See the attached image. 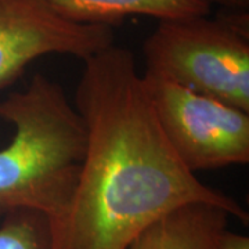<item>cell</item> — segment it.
Instances as JSON below:
<instances>
[{
    "label": "cell",
    "instance_id": "7",
    "mask_svg": "<svg viewBox=\"0 0 249 249\" xmlns=\"http://www.w3.org/2000/svg\"><path fill=\"white\" fill-rule=\"evenodd\" d=\"M60 16L83 25H118L129 16L160 19L208 16L205 0H47Z\"/></svg>",
    "mask_w": 249,
    "mask_h": 249
},
{
    "label": "cell",
    "instance_id": "4",
    "mask_svg": "<svg viewBox=\"0 0 249 249\" xmlns=\"http://www.w3.org/2000/svg\"><path fill=\"white\" fill-rule=\"evenodd\" d=\"M160 127L193 173L249 162V112L175 82L142 73Z\"/></svg>",
    "mask_w": 249,
    "mask_h": 249
},
{
    "label": "cell",
    "instance_id": "2",
    "mask_svg": "<svg viewBox=\"0 0 249 249\" xmlns=\"http://www.w3.org/2000/svg\"><path fill=\"white\" fill-rule=\"evenodd\" d=\"M0 118L14 129L0 148V214L32 209L53 220L76 184L86 142L82 118L61 85L43 73L0 103Z\"/></svg>",
    "mask_w": 249,
    "mask_h": 249
},
{
    "label": "cell",
    "instance_id": "6",
    "mask_svg": "<svg viewBox=\"0 0 249 249\" xmlns=\"http://www.w3.org/2000/svg\"><path fill=\"white\" fill-rule=\"evenodd\" d=\"M230 217L214 205H186L154 223L127 249H216Z\"/></svg>",
    "mask_w": 249,
    "mask_h": 249
},
{
    "label": "cell",
    "instance_id": "10",
    "mask_svg": "<svg viewBox=\"0 0 249 249\" xmlns=\"http://www.w3.org/2000/svg\"><path fill=\"white\" fill-rule=\"evenodd\" d=\"M211 6L217 4L224 11H240V13H249V0H205Z\"/></svg>",
    "mask_w": 249,
    "mask_h": 249
},
{
    "label": "cell",
    "instance_id": "3",
    "mask_svg": "<svg viewBox=\"0 0 249 249\" xmlns=\"http://www.w3.org/2000/svg\"><path fill=\"white\" fill-rule=\"evenodd\" d=\"M142 54L144 73L249 112V13L160 19Z\"/></svg>",
    "mask_w": 249,
    "mask_h": 249
},
{
    "label": "cell",
    "instance_id": "1",
    "mask_svg": "<svg viewBox=\"0 0 249 249\" xmlns=\"http://www.w3.org/2000/svg\"><path fill=\"white\" fill-rule=\"evenodd\" d=\"M73 107L86 142L71 199L50 220L54 249H127L154 223L193 204L248 222L234 198L204 184L180 160L130 50L114 43L83 60Z\"/></svg>",
    "mask_w": 249,
    "mask_h": 249
},
{
    "label": "cell",
    "instance_id": "8",
    "mask_svg": "<svg viewBox=\"0 0 249 249\" xmlns=\"http://www.w3.org/2000/svg\"><path fill=\"white\" fill-rule=\"evenodd\" d=\"M0 249H54L50 219L32 209L6 213L0 224Z\"/></svg>",
    "mask_w": 249,
    "mask_h": 249
},
{
    "label": "cell",
    "instance_id": "5",
    "mask_svg": "<svg viewBox=\"0 0 249 249\" xmlns=\"http://www.w3.org/2000/svg\"><path fill=\"white\" fill-rule=\"evenodd\" d=\"M114 40L112 27L72 22L47 0H0V90L39 57L68 54L83 61Z\"/></svg>",
    "mask_w": 249,
    "mask_h": 249
},
{
    "label": "cell",
    "instance_id": "9",
    "mask_svg": "<svg viewBox=\"0 0 249 249\" xmlns=\"http://www.w3.org/2000/svg\"><path fill=\"white\" fill-rule=\"evenodd\" d=\"M216 249H249V237L226 229L217 240Z\"/></svg>",
    "mask_w": 249,
    "mask_h": 249
}]
</instances>
